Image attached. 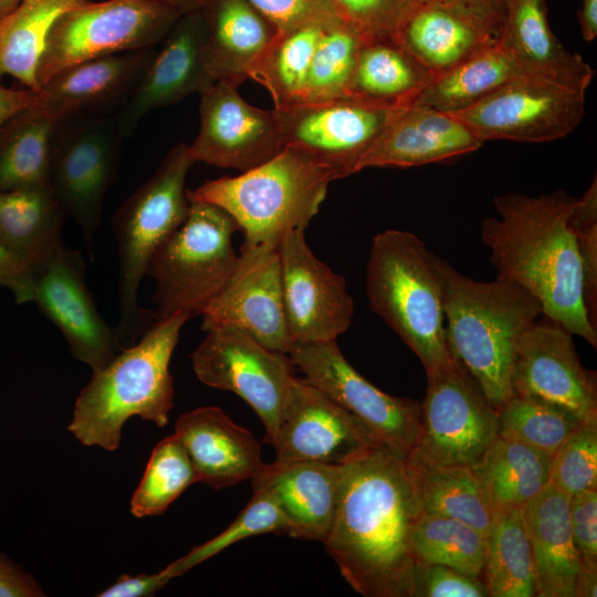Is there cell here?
<instances>
[{
    "mask_svg": "<svg viewBox=\"0 0 597 597\" xmlns=\"http://www.w3.org/2000/svg\"><path fill=\"white\" fill-rule=\"evenodd\" d=\"M420 514L405 459L378 444L344 465L324 546L345 580L366 597H408L410 533Z\"/></svg>",
    "mask_w": 597,
    "mask_h": 597,
    "instance_id": "cell-1",
    "label": "cell"
},
{
    "mask_svg": "<svg viewBox=\"0 0 597 597\" xmlns=\"http://www.w3.org/2000/svg\"><path fill=\"white\" fill-rule=\"evenodd\" d=\"M577 198L562 190L494 199L498 217L485 218L481 238L496 277L524 287L543 315L597 347V329L584 302L583 271L572 214Z\"/></svg>",
    "mask_w": 597,
    "mask_h": 597,
    "instance_id": "cell-2",
    "label": "cell"
},
{
    "mask_svg": "<svg viewBox=\"0 0 597 597\" xmlns=\"http://www.w3.org/2000/svg\"><path fill=\"white\" fill-rule=\"evenodd\" d=\"M443 291L444 328L452 355L498 409L513 395L519 343L543 315L540 302L515 282H482L433 254Z\"/></svg>",
    "mask_w": 597,
    "mask_h": 597,
    "instance_id": "cell-3",
    "label": "cell"
},
{
    "mask_svg": "<svg viewBox=\"0 0 597 597\" xmlns=\"http://www.w3.org/2000/svg\"><path fill=\"white\" fill-rule=\"evenodd\" d=\"M189 318L180 313L156 320L137 343L93 371L67 427L82 444L116 450L124 423L135 416L159 427L167 425L175 395L169 364Z\"/></svg>",
    "mask_w": 597,
    "mask_h": 597,
    "instance_id": "cell-4",
    "label": "cell"
},
{
    "mask_svg": "<svg viewBox=\"0 0 597 597\" xmlns=\"http://www.w3.org/2000/svg\"><path fill=\"white\" fill-rule=\"evenodd\" d=\"M370 310L421 362L426 376L451 367L443 291L431 253L412 232L388 229L371 241L366 270Z\"/></svg>",
    "mask_w": 597,
    "mask_h": 597,
    "instance_id": "cell-5",
    "label": "cell"
},
{
    "mask_svg": "<svg viewBox=\"0 0 597 597\" xmlns=\"http://www.w3.org/2000/svg\"><path fill=\"white\" fill-rule=\"evenodd\" d=\"M332 172L294 148L235 177L187 190L189 201L224 210L243 232L241 248H277L290 232L304 230L324 201Z\"/></svg>",
    "mask_w": 597,
    "mask_h": 597,
    "instance_id": "cell-6",
    "label": "cell"
},
{
    "mask_svg": "<svg viewBox=\"0 0 597 597\" xmlns=\"http://www.w3.org/2000/svg\"><path fill=\"white\" fill-rule=\"evenodd\" d=\"M193 164L187 145L171 148L155 174L121 205L113 218L118 254L119 320L115 328L121 339L134 343L156 321L154 311L139 304L138 290L156 250L188 216L185 184Z\"/></svg>",
    "mask_w": 597,
    "mask_h": 597,
    "instance_id": "cell-7",
    "label": "cell"
},
{
    "mask_svg": "<svg viewBox=\"0 0 597 597\" xmlns=\"http://www.w3.org/2000/svg\"><path fill=\"white\" fill-rule=\"evenodd\" d=\"M237 222L221 208L189 201L185 221L159 245L147 275L156 281V320L201 315L231 277L239 254L232 247Z\"/></svg>",
    "mask_w": 597,
    "mask_h": 597,
    "instance_id": "cell-8",
    "label": "cell"
},
{
    "mask_svg": "<svg viewBox=\"0 0 597 597\" xmlns=\"http://www.w3.org/2000/svg\"><path fill=\"white\" fill-rule=\"evenodd\" d=\"M125 138L115 113L76 115L56 124L49 186L66 217L80 227L91 253Z\"/></svg>",
    "mask_w": 597,
    "mask_h": 597,
    "instance_id": "cell-9",
    "label": "cell"
},
{
    "mask_svg": "<svg viewBox=\"0 0 597 597\" xmlns=\"http://www.w3.org/2000/svg\"><path fill=\"white\" fill-rule=\"evenodd\" d=\"M180 17L151 0L90 1L74 8L48 36L36 70L39 85L88 60L153 48Z\"/></svg>",
    "mask_w": 597,
    "mask_h": 597,
    "instance_id": "cell-10",
    "label": "cell"
},
{
    "mask_svg": "<svg viewBox=\"0 0 597 597\" xmlns=\"http://www.w3.org/2000/svg\"><path fill=\"white\" fill-rule=\"evenodd\" d=\"M498 436V409L457 360L448 369L427 377L420 438L405 460L472 468Z\"/></svg>",
    "mask_w": 597,
    "mask_h": 597,
    "instance_id": "cell-11",
    "label": "cell"
},
{
    "mask_svg": "<svg viewBox=\"0 0 597 597\" xmlns=\"http://www.w3.org/2000/svg\"><path fill=\"white\" fill-rule=\"evenodd\" d=\"M191 354L197 378L242 398L261 419L273 447L295 366L289 354L272 350L239 328L217 325Z\"/></svg>",
    "mask_w": 597,
    "mask_h": 597,
    "instance_id": "cell-12",
    "label": "cell"
},
{
    "mask_svg": "<svg viewBox=\"0 0 597 597\" xmlns=\"http://www.w3.org/2000/svg\"><path fill=\"white\" fill-rule=\"evenodd\" d=\"M585 113V92L531 75H517L473 105L448 113L482 142L542 143L570 134Z\"/></svg>",
    "mask_w": 597,
    "mask_h": 597,
    "instance_id": "cell-13",
    "label": "cell"
},
{
    "mask_svg": "<svg viewBox=\"0 0 597 597\" xmlns=\"http://www.w3.org/2000/svg\"><path fill=\"white\" fill-rule=\"evenodd\" d=\"M289 356L313 386L358 418L379 442L402 459L418 444L421 402L388 395L363 377L336 341L293 345Z\"/></svg>",
    "mask_w": 597,
    "mask_h": 597,
    "instance_id": "cell-14",
    "label": "cell"
},
{
    "mask_svg": "<svg viewBox=\"0 0 597 597\" xmlns=\"http://www.w3.org/2000/svg\"><path fill=\"white\" fill-rule=\"evenodd\" d=\"M406 107L346 96L274 109L280 117L285 147L327 168L336 180L357 172L362 156Z\"/></svg>",
    "mask_w": 597,
    "mask_h": 597,
    "instance_id": "cell-15",
    "label": "cell"
},
{
    "mask_svg": "<svg viewBox=\"0 0 597 597\" xmlns=\"http://www.w3.org/2000/svg\"><path fill=\"white\" fill-rule=\"evenodd\" d=\"M381 444L373 431L305 378L294 377L273 448L275 465H344Z\"/></svg>",
    "mask_w": 597,
    "mask_h": 597,
    "instance_id": "cell-16",
    "label": "cell"
},
{
    "mask_svg": "<svg viewBox=\"0 0 597 597\" xmlns=\"http://www.w3.org/2000/svg\"><path fill=\"white\" fill-rule=\"evenodd\" d=\"M78 250L61 245L36 271L33 301L63 335L72 356L96 371L123 349L116 328L100 314Z\"/></svg>",
    "mask_w": 597,
    "mask_h": 597,
    "instance_id": "cell-17",
    "label": "cell"
},
{
    "mask_svg": "<svg viewBox=\"0 0 597 597\" xmlns=\"http://www.w3.org/2000/svg\"><path fill=\"white\" fill-rule=\"evenodd\" d=\"M277 251L292 346L336 341L354 315L345 277L314 255L304 230L287 233Z\"/></svg>",
    "mask_w": 597,
    "mask_h": 597,
    "instance_id": "cell-18",
    "label": "cell"
},
{
    "mask_svg": "<svg viewBox=\"0 0 597 597\" xmlns=\"http://www.w3.org/2000/svg\"><path fill=\"white\" fill-rule=\"evenodd\" d=\"M512 392L564 409L582 421L597 420L595 373L582 365L573 335L544 315L519 343Z\"/></svg>",
    "mask_w": 597,
    "mask_h": 597,
    "instance_id": "cell-19",
    "label": "cell"
},
{
    "mask_svg": "<svg viewBox=\"0 0 597 597\" xmlns=\"http://www.w3.org/2000/svg\"><path fill=\"white\" fill-rule=\"evenodd\" d=\"M237 88L217 81L200 94V128L188 146L195 163L243 172L285 148L277 112L250 105Z\"/></svg>",
    "mask_w": 597,
    "mask_h": 597,
    "instance_id": "cell-20",
    "label": "cell"
},
{
    "mask_svg": "<svg viewBox=\"0 0 597 597\" xmlns=\"http://www.w3.org/2000/svg\"><path fill=\"white\" fill-rule=\"evenodd\" d=\"M201 316L203 331L231 325L263 346L289 354L292 342L277 248H241L231 277Z\"/></svg>",
    "mask_w": 597,
    "mask_h": 597,
    "instance_id": "cell-21",
    "label": "cell"
},
{
    "mask_svg": "<svg viewBox=\"0 0 597 597\" xmlns=\"http://www.w3.org/2000/svg\"><path fill=\"white\" fill-rule=\"evenodd\" d=\"M164 40L134 91L115 113L125 137L135 132L148 113L202 94L217 82L202 56L205 23L200 10L181 15Z\"/></svg>",
    "mask_w": 597,
    "mask_h": 597,
    "instance_id": "cell-22",
    "label": "cell"
},
{
    "mask_svg": "<svg viewBox=\"0 0 597 597\" xmlns=\"http://www.w3.org/2000/svg\"><path fill=\"white\" fill-rule=\"evenodd\" d=\"M174 433L190 459L197 482L214 490L252 481L266 469L252 432L219 407H199L181 413Z\"/></svg>",
    "mask_w": 597,
    "mask_h": 597,
    "instance_id": "cell-23",
    "label": "cell"
},
{
    "mask_svg": "<svg viewBox=\"0 0 597 597\" xmlns=\"http://www.w3.org/2000/svg\"><path fill=\"white\" fill-rule=\"evenodd\" d=\"M155 48L127 51L70 66L45 82L36 108L63 121L85 114H112L134 91Z\"/></svg>",
    "mask_w": 597,
    "mask_h": 597,
    "instance_id": "cell-24",
    "label": "cell"
},
{
    "mask_svg": "<svg viewBox=\"0 0 597 597\" xmlns=\"http://www.w3.org/2000/svg\"><path fill=\"white\" fill-rule=\"evenodd\" d=\"M479 139L452 115L409 105L380 133L362 156L357 172L369 167H419L470 154Z\"/></svg>",
    "mask_w": 597,
    "mask_h": 597,
    "instance_id": "cell-25",
    "label": "cell"
},
{
    "mask_svg": "<svg viewBox=\"0 0 597 597\" xmlns=\"http://www.w3.org/2000/svg\"><path fill=\"white\" fill-rule=\"evenodd\" d=\"M394 39L432 77L499 40V31L444 0L416 3Z\"/></svg>",
    "mask_w": 597,
    "mask_h": 597,
    "instance_id": "cell-26",
    "label": "cell"
},
{
    "mask_svg": "<svg viewBox=\"0 0 597 597\" xmlns=\"http://www.w3.org/2000/svg\"><path fill=\"white\" fill-rule=\"evenodd\" d=\"M344 465L314 461L268 463L252 485L274 498L287 521L289 536L324 543L334 522Z\"/></svg>",
    "mask_w": 597,
    "mask_h": 597,
    "instance_id": "cell-27",
    "label": "cell"
},
{
    "mask_svg": "<svg viewBox=\"0 0 597 597\" xmlns=\"http://www.w3.org/2000/svg\"><path fill=\"white\" fill-rule=\"evenodd\" d=\"M499 42L525 74L586 92L594 71L553 33L545 0H504Z\"/></svg>",
    "mask_w": 597,
    "mask_h": 597,
    "instance_id": "cell-28",
    "label": "cell"
},
{
    "mask_svg": "<svg viewBox=\"0 0 597 597\" xmlns=\"http://www.w3.org/2000/svg\"><path fill=\"white\" fill-rule=\"evenodd\" d=\"M537 597H575L579 574L569 514V495L547 484L522 507Z\"/></svg>",
    "mask_w": 597,
    "mask_h": 597,
    "instance_id": "cell-29",
    "label": "cell"
},
{
    "mask_svg": "<svg viewBox=\"0 0 597 597\" xmlns=\"http://www.w3.org/2000/svg\"><path fill=\"white\" fill-rule=\"evenodd\" d=\"M200 11L205 63L216 81L238 87L277 31L247 0H208Z\"/></svg>",
    "mask_w": 597,
    "mask_h": 597,
    "instance_id": "cell-30",
    "label": "cell"
},
{
    "mask_svg": "<svg viewBox=\"0 0 597 597\" xmlns=\"http://www.w3.org/2000/svg\"><path fill=\"white\" fill-rule=\"evenodd\" d=\"M65 219L49 185L0 192V242L34 272L63 245Z\"/></svg>",
    "mask_w": 597,
    "mask_h": 597,
    "instance_id": "cell-31",
    "label": "cell"
},
{
    "mask_svg": "<svg viewBox=\"0 0 597 597\" xmlns=\"http://www.w3.org/2000/svg\"><path fill=\"white\" fill-rule=\"evenodd\" d=\"M431 78L392 36H365L349 96L384 106H409Z\"/></svg>",
    "mask_w": 597,
    "mask_h": 597,
    "instance_id": "cell-32",
    "label": "cell"
},
{
    "mask_svg": "<svg viewBox=\"0 0 597 597\" xmlns=\"http://www.w3.org/2000/svg\"><path fill=\"white\" fill-rule=\"evenodd\" d=\"M552 455L522 442L498 438L472 467L493 513L522 507L549 480Z\"/></svg>",
    "mask_w": 597,
    "mask_h": 597,
    "instance_id": "cell-33",
    "label": "cell"
},
{
    "mask_svg": "<svg viewBox=\"0 0 597 597\" xmlns=\"http://www.w3.org/2000/svg\"><path fill=\"white\" fill-rule=\"evenodd\" d=\"M521 74L525 73L498 40L432 77L411 105L453 113L473 105Z\"/></svg>",
    "mask_w": 597,
    "mask_h": 597,
    "instance_id": "cell-34",
    "label": "cell"
},
{
    "mask_svg": "<svg viewBox=\"0 0 597 597\" xmlns=\"http://www.w3.org/2000/svg\"><path fill=\"white\" fill-rule=\"evenodd\" d=\"M405 462L420 513L461 520L488 536L494 513L471 467Z\"/></svg>",
    "mask_w": 597,
    "mask_h": 597,
    "instance_id": "cell-35",
    "label": "cell"
},
{
    "mask_svg": "<svg viewBox=\"0 0 597 597\" xmlns=\"http://www.w3.org/2000/svg\"><path fill=\"white\" fill-rule=\"evenodd\" d=\"M93 0H19L0 22V76L10 75L40 92L36 70L48 36L70 10Z\"/></svg>",
    "mask_w": 597,
    "mask_h": 597,
    "instance_id": "cell-36",
    "label": "cell"
},
{
    "mask_svg": "<svg viewBox=\"0 0 597 597\" xmlns=\"http://www.w3.org/2000/svg\"><path fill=\"white\" fill-rule=\"evenodd\" d=\"M325 29L311 24L277 33L249 66L248 77L268 90L275 109L305 102L311 62Z\"/></svg>",
    "mask_w": 597,
    "mask_h": 597,
    "instance_id": "cell-37",
    "label": "cell"
},
{
    "mask_svg": "<svg viewBox=\"0 0 597 597\" xmlns=\"http://www.w3.org/2000/svg\"><path fill=\"white\" fill-rule=\"evenodd\" d=\"M56 124L34 107L0 128V192L49 185Z\"/></svg>",
    "mask_w": 597,
    "mask_h": 597,
    "instance_id": "cell-38",
    "label": "cell"
},
{
    "mask_svg": "<svg viewBox=\"0 0 597 597\" xmlns=\"http://www.w3.org/2000/svg\"><path fill=\"white\" fill-rule=\"evenodd\" d=\"M490 597H534L535 577L522 509L494 512L482 574Z\"/></svg>",
    "mask_w": 597,
    "mask_h": 597,
    "instance_id": "cell-39",
    "label": "cell"
},
{
    "mask_svg": "<svg viewBox=\"0 0 597 597\" xmlns=\"http://www.w3.org/2000/svg\"><path fill=\"white\" fill-rule=\"evenodd\" d=\"M410 553L415 564L443 565L482 579L486 535L461 520L420 513L411 528Z\"/></svg>",
    "mask_w": 597,
    "mask_h": 597,
    "instance_id": "cell-40",
    "label": "cell"
},
{
    "mask_svg": "<svg viewBox=\"0 0 597 597\" xmlns=\"http://www.w3.org/2000/svg\"><path fill=\"white\" fill-rule=\"evenodd\" d=\"M365 34L347 22L324 30L311 62L304 103L349 96Z\"/></svg>",
    "mask_w": 597,
    "mask_h": 597,
    "instance_id": "cell-41",
    "label": "cell"
},
{
    "mask_svg": "<svg viewBox=\"0 0 597 597\" xmlns=\"http://www.w3.org/2000/svg\"><path fill=\"white\" fill-rule=\"evenodd\" d=\"M196 482L190 459L177 436L172 433L154 448L133 494L130 512L135 517L160 515Z\"/></svg>",
    "mask_w": 597,
    "mask_h": 597,
    "instance_id": "cell-42",
    "label": "cell"
},
{
    "mask_svg": "<svg viewBox=\"0 0 597 597\" xmlns=\"http://www.w3.org/2000/svg\"><path fill=\"white\" fill-rule=\"evenodd\" d=\"M584 421L558 407L512 395L499 409V436L553 457Z\"/></svg>",
    "mask_w": 597,
    "mask_h": 597,
    "instance_id": "cell-43",
    "label": "cell"
},
{
    "mask_svg": "<svg viewBox=\"0 0 597 597\" xmlns=\"http://www.w3.org/2000/svg\"><path fill=\"white\" fill-rule=\"evenodd\" d=\"M265 533L287 535L289 524L274 498L266 490L254 488L248 505L222 533L193 547L188 554L166 566V569L171 578L180 576L232 544Z\"/></svg>",
    "mask_w": 597,
    "mask_h": 597,
    "instance_id": "cell-44",
    "label": "cell"
},
{
    "mask_svg": "<svg viewBox=\"0 0 597 597\" xmlns=\"http://www.w3.org/2000/svg\"><path fill=\"white\" fill-rule=\"evenodd\" d=\"M548 484L569 496L597 490V420L582 422L556 450Z\"/></svg>",
    "mask_w": 597,
    "mask_h": 597,
    "instance_id": "cell-45",
    "label": "cell"
},
{
    "mask_svg": "<svg viewBox=\"0 0 597 597\" xmlns=\"http://www.w3.org/2000/svg\"><path fill=\"white\" fill-rule=\"evenodd\" d=\"M579 252L584 302L590 323L597 325V182L596 178L582 198H577L572 214Z\"/></svg>",
    "mask_w": 597,
    "mask_h": 597,
    "instance_id": "cell-46",
    "label": "cell"
},
{
    "mask_svg": "<svg viewBox=\"0 0 597 597\" xmlns=\"http://www.w3.org/2000/svg\"><path fill=\"white\" fill-rule=\"evenodd\" d=\"M341 17L367 36H392L415 0H332Z\"/></svg>",
    "mask_w": 597,
    "mask_h": 597,
    "instance_id": "cell-47",
    "label": "cell"
},
{
    "mask_svg": "<svg viewBox=\"0 0 597 597\" xmlns=\"http://www.w3.org/2000/svg\"><path fill=\"white\" fill-rule=\"evenodd\" d=\"M263 14L277 33L316 24L331 28L346 22L332 0H247Z\"/></svg>",
    "mask_w": 597,
    "mask_h": 597,
    "instance_id": "cell-48",
    "label": "cell"
},
{
    "mask_svg": "<svg viewBox=\"0 0 597 597\" xmlns=\"http://www.w3.org/2000/svg\"><path fill=\"white\" fill-rule=\"evenodd\" d=\"M408 597H490L481 578L437 564H415Z\"/></svg>",
    "mask_w": 597,
    "mask_h": 597,
    "instance_id": "cell-49",
    "label": "cell"
},
{
    "mask_svg": "<svg viewBox=\"0 0 597 597\" xmlns=\"http://www.w3.org/2000/svg\"><path fill=\"white\" fill-rule=\"evenodd\" d=\"M569 514L580 568H597V490L570 495Z\"/></svg>",
    "mask_w": 597,
    "mask_h": 597,
    "instance_id": "cell-50",
    "label": "cell"
},
{
    "mask_svg": "<svg viewBox=\"0 0 597 597\" xmlns=\"http://www.w3.org/2000/svg\"><path fill=\"white\" fill-rule=\"evenodd\" d=\"M35 272L0 242V286L8 289L18 304L33 301Z\"/></svg>",
    "mask_w": 597,
    "mask_h": 597,
    "instance_id": "cell-51",
    "label": "cell"
},
{
    "mask_svg": "<svg viewBox=\"0 0 597 597\" xmlns=\"http://www.w3.org/2000/svg\"><path fill=\"white\" fill-rule=\"evenodd\" d=\"M171 579L166 567L156 574L136 576L123 574L97 596L100 597H148L158 593Z\"/></svg>",
    "mask_w": 597,
    "mask_h": 597,
    "instance_id": "cell-52",
    "label": "cell"
},
{
    "mask_svg": "<svg viewBox=\"0 0 597 597\" xmlns=\"http://www.w3.org/2000/svg\"><path fill=\"white\" fill-rule=\"evenodd\" d=\"M45 596L34 578L0 553V597Z\"/></svg>",
    "mask_w": 597,
    "mask_h": 597,
    "instance_id": "cell-53",
    "label": "cell"
},
{
    "mask_svg": "<svg viewBox=\"0 0 597 597\" xmlns=\"http://www.w3.org/2000/svg\"><path fill=\"white\" fill-rule=\"evenodd\" d=\"M40 102V92L31 88L14 90L0 83V128L17 115L36 107Z\"/></svg>",
    "mask_w": 597,
    "mask_h": 597,
    "instance_id": "cell-54",
    "label": "cell"
},
{
    "mask_svg": "<svg viewBox=\"0 0 597 597\" xmlns=\"http://www.w3.org/2000/svg\"><path fill=\"white\" fill-rule=\"evenodd\" d=\"M483 20L500 33L504 0H444Z\"/></svg>",
    "mask_w": 597,
    "mask_h": 597,
    "instance_id": "cell-55",
    "label": "cell"
},
{
    "mask_svg": "<svg viewBox=\"0 0 597 597\" xmlns=\"http://www.w3.org/2000/svg\"><path fill=\"white\" fill-rule=\"evenodd\" d=\"M578 19L583 38L593 41L597 35V0H583Z\"/></svg>",
    "mask_w": 597,
    "mask_h": 597,
    "instance_id": "cell-56",
    "label": "cell"
},
{
    "mask_svg": "<svg viewBox=\"0 0 597 597\" xmlns=\"http://www.w3.org/2000/svg\"><path fill=\"white\" fill-rule=\"evenodd\" d=\"M597 568H580L575 587V597H596Z\"/></svg>",
    "mask_w": 597,
    "mask_h": 597,
    "instance_id": "cell-57",
    "label": "cell"
},
{
    "mask_svg": "<svg viewBox=\"0 0 597 597\" xmlns=\"http://www.w3.org/2000/svg\"><path fill=\"white\" fill-rule=\"evenodd\" d=\"M166 6L179 14L184 15L189 12L201 10L208 0H151Z\"/></svg>",
    "mask_w": 597,
    "mask_h": 597,
    "instance_id": "cell-58",
    "label": "cell"
},
{
    "mask_svg": "<svg viewBox=\"0 0 597 597\" xmlns=\"http://www.w3.org/2000/svg\"><path fill=\"white\" fill-rule=\"evenodd\" d=\"M19 0H0V22L17 7Z\"/></svg>",
    "mask_w": 597,
    "mask_h": 597,
    "instance_id": "cell-59",
    "label": "cell"
},
{
    "mask_svg": "<svg viewBox=\"0 0 597 597\" xmlns=\"http://www.w3.org/2000/svg\"><path fill=\"white\" fill-rule=\"evenodd\" d=\"M417 3H421V2H426V1H429V0H415Z\"/></svg>",
    "mask_w": 597,
    "mask_h": 597,
    "instance_id": "cell-60",
    "label": "cell"
}]
</instances>
